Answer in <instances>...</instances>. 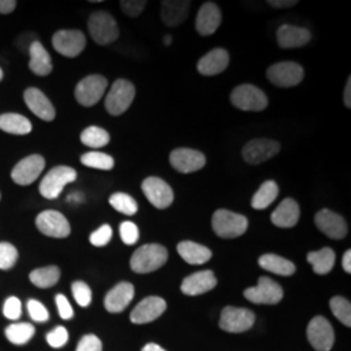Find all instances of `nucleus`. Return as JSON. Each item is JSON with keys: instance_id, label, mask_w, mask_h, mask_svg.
<instances>
[{"instance_id": "4be33fe9", "label": "nucleus", "mask_w": 351, "mask_h": 351, "mask_svg": "<svg viewBox=\"0 0 351 351\" xmlns=\"http://www.w3.org/2000/svg\"><path fill=\"white\" fill-rule=\"evenodd\" d=\"M220 24H221V12L219 7L211 1L204 3L197 16V21H195L197 32L204 37L211 36L217 30Z\"/></svg>"}, {"instance_id": "c9c22d12", "label": "nucleus", "mask_w": 351, "mask_h": 351, "mask_svg": "<svg viewBox=\"0 0 351 351\" xmlns=\"http://www.w3.org/2000/svg\"><path fill=\"white\" fill-rule=\"evenodd\" d=\"M81 142L91 149H101L110 143V134L99 126H88L81 134Z\"/></svg>"}, {"instance_id": "b1692460", "label": "nucleus", "mask_w": 351, "mask_h": 351, "mask_svg": "<svg viewBox=\"0 0 351 351\" xmlns=\"http://www.w3.org/2000/svg\"><path fill=\"white\" fill-rule=\"evenodd\" d=\"M311 40V33L307 29L293 25L280 26L277 30V42L281 49H298Z\"/></svg>"}, {"instance_id": "864d4df0", "label": "nucleus", "mask_w": 351, "mask_h": 351, "mask_svg": "<svg viewBox=\"0 0 351 351\" xmlns=\"http://www.w3.org/2000/svg\"><path fill=\"white\" fill-rule=\"evenodd\" d=\"M342 268L345 272L351 274V251L348 250L345 252L343 258H342Z\"/></svg>"}, {"instance_id": "f3484780", "label": "nucleus", "mask_w": 351, "mask_h": 351, "mask_svg": "<svg viewBox=\"0 0 351 351\" xmlns=\"http://www.w3.org/2000/svg\"><path fill=\"white\" fill-rule=\"evenodd\" d=\"M169 162L181 173H193L206 165V156L201 151L193 149H176L169 156Z\"/></svg>"}, {"instance_id": "c03bdc74", "label": "nucleus", "mask_w": 351, "mask_h": 351, "mask_svg": "<svg viewBox=\"0 0 351 351\" xmlns=\"http://www.w3.org/2000/svg\"><path fill=\"white\" fill-rule=\"evenodd\" d=\"M111 239H112V228L108 224H104L99 229H97L95 232L91 233L90 242H91L93 246L103 247L111 241Z\"/></svg>"}, {"instance_id": "8fccbe9b", "label": "nucleus", "mask_w": 351, "mask_h": 351, "mask_svg": "<svg viewBox=\"0 0 351 351\" xmlns=\"http://www.w3.org/2000/svg\"><path fill=\"white\" fill-rule=\"evenodd\" d=\"M55 301H56V306H58L59 315L62 316V319H64V320H71L75 316V311H73L71 303L66 300L65 295L58 294Z\"/></svg>"}, {"instance_id": "6e6552de", "label": "nucleus", "mask_w": 351, "mask_h": 351, "mask_svg": "<svg viewBox=\"0 0 351 351\" xmlns=\"http://www.w3.org/2000/svg\"><path fill=\"white\" fill-rule=\"evenodd\" d=\"M303 68L294 62H282L274 64L268 68V80L278 88H291L301 84L303 80Z\"/></svg>"}, {"instance_id": "2f4dec72", "label": "nucleus", "mask_w": 351, "mask_h": 351, "mask_svg": "<svg viewBox=\"0 0 351 351\" xmlns=\"http://www.w3.org/2000/svg\"><path fill=\"white\" fill-rule=\"evenodd\" d=\"M307 261L313 265L315 274L326 275L333 269V265L336 262V254L332 249L326 247L320 251L308 252Z\"/></svg>"}, {"instance_id": "39448f33", "label": "nucleus", "mask_w": 351, "mask_h": 351, "mask_svg": "<svg viewBox=\"0 0 351 351\" xmlns=\"http://www.w3.org/2000/svg\"><path fill=\"white\" fill-rule=\"evenodd\" d=\"M230 101L239 110L252 112H261L268 106V98L263 91L249 84L234 88L230 94Z\"/></svg>"}, {"instance_id": "7ed1b4c3", "label": "nucleus", "mask_w": 351, "mask_h": 351, "mask_svg": "<svg viewBox=\"0 0 351 351\" xmlns=\"http://www.w3.org/2000/svg\"><path fill=\"white\" fill-rule=\"evenodd\" d=\"M77 172L73 168L66 165H59L52 168L47 175L43 177L42 182L39 184V191L42 197L46 199H56L63 189L75 181Z\"/></svg>"}, {"instance_id": "49530a36", "label": "nucleus", "mask_w": 351, "mask_h": 351, "mask_svg": "<svg viewBox=\"0 0 351 351\" xmlns=\"http://www.w3.org/2000/svg\"><path fill=\"white\" fill-rule=\"evenodd\" d=\"M23 314V306L21 301L17 297H10L4 302L3 306V315L10 320H17Z\"/></svg>"}, {"instance_id": "aec40b11", "label": "nucleus", "mask_w": 351, "mask_h": 351, "mask_svg": "<svg viewBox=\"0 0 351 351\" xmlns=\"http://www.w3.org/2000/svg\"><path fill=\"white\" fill-rule=\"evenodd\" d=\"M24 99H25L27 108L39 119H42L45 121H52L55 119L56 112H55L52 103L39 88H26L25 93H24Z\"/></svg>"}, {"instance_id": "ddd939ff", "label": "nucleus", "mask_w": 351, "mask_h": 351, "mask_svg": "<svg viewBox=\"0 0 351 351\" xmlns=\"http://www.w3.org/2000/svg\"><path fill=\"white\" fill-rule=\"evenodd\" d=\"M142 191L151 204L159 210L169 207L173 202V190L159 177H147L142 182Z\"/></svg>"}, {"instance_id": "4468645a", "label": "nucleus", "mask_w": 351, "mask_h": 351, "mask_svg": "<svg viewBox=\"0 0 351 351\" xmlns=\"http://www.w3.org/2000/svg\"><path fill=\"white\" fill-rule=\"evenodd\" d=\"M45 165H46V162L42 155L34 154V155L27 156L14 165V168L11 172L13 182H16L17 185H21V186L33 184L40 176L42 171L45 169Z\"/></svg>"}, {"instance_id": "58836bf2", "label": "nucleus", "mask_w": 351, "mask_h": 351, "mask_svg": "<svg viewBox=\"0 0 351 351\" xmlns=\"http://www.w3.org/2000/svg\"><path fill=\"white\" fill-rule=\"evenodd\" d=\"M330 310L333 315L339 319L342 324L351 326V304L350 302L342 297H333L330 300Z\"/></svg>"}, {"instance_id": "79ce46f5", "label": "nucleus", "mask_w": 351, "mask_h": 351, "mask_svg": "<svg viewBox=\"0 0 351 351\" xmlns=\"http://www.w3.org/2000/svg\"><path fill=\"white\" fill-rule=\"evenodd\" d=\"M47 343L50 345L51 348L53 349H60L63 348L64 345L68 342L69 339V335L66 328L64 326H56L53 330H51L46 336Z\"/></svg>"}, {"instance_id": "20e7f679", "label": "nucleus", "mask_w": 351, "mask_h": 351, "mask_svg": "<svg viewBox=\"0 0 351 351\" xmlns=\"http://www.w3.org/2000/svg\"><path fill=\"white\" fill-rule=\"evenodd\" d=\"M136 88L134 85L126 80L114 81L106 98V110L112 116H120L128 111L134 101Z\"/></svg>"}, {"instance_id": "0eeeda50", "label": "nucleus", "mask_w": 351, "mask_h": 351, "mask_svg": "<svg viewBox=\"0 0 351 351\" xmlns=\"http://www.w3.org/2000/svg\"><path fill=\"white\" fill-rule=\"evenodd\" d=\"M107 85L108 82L106 77L101 75H88L75 86V99L84 107H93L101 101L107 90Z\"/></svg>"}, {"instance_id": "bb28decb", "label": "nucleus", "mask_w": 351, "mask_h": 351, "mask_svg": "<svg viewBox=\"0 0 351 351\" xmlns=\"http://www.w3.org/2000/svg\"><path fill=\"white\" fill-rule=\"evenodd\" d=\"M190 1L188 0H164L162 1V19L168 26L180 25L188 17Z\"/></svg>"}, {"instance_id": "c756f323", "label": "nucleus", "mask_w": 351, "mask_h": 351, "mask_svg": "<svg viewBox=\"0 0 351 351\" xmlns=\"http://www.w3.org/2000/svg\"><path fill=\"white\" fill-rule=\"evenodd\" d=\"M0 129L10 134L25 136L32 132L33 126H32V123L23 114L4 113L0 116Z\"/></svg>"}, {"instance_id": "a878e982", "label": "nucleus", "mask_w": 351, "mask_h": 351, "mask_svg": "<svg viewBox=\"0 0 351 351\" xmlns=\"http://www.w3.org/2000/svg\"><path fill=\"white\" fill-rule=\"evenodd\" d=\"M300 206L298 203L287 198L277 206L276 210L271 215V221L278 228H293L300 220Z\"/></svg>"}, {"instance_id": "5fc2aeb1", "label": "nucleus", "mask_w": 351, "mask_h": 351, "mask_svg": "<svg viewBox=\"0 0 351 351\" xmlns=\"http://www.w3.org/2000/svg\"><path fill=\"white\" fill-rule=\"evenodd\" d=\"M343 101H345V106L346 107H351V78L349 77L348 80V84H346V88H345V94H343Z\"/></svg>"}, {"instance_id": "5701e85b", "label": "nucleus", "mask_w": 351, "mask_h": 351, "mask_svg": "<svg viewBox=\"0 0 351 351\" xmlns=\"http://www.w3.org/2000/svg\"><path fill=\"white\" fill-rule=\"evenodd\" d=\"M216 284L217 280L213 271H201L186 277L181 284V290L186 295H199L213 290Z\"/></svg>"}, {"instance_id": "37998d69", "label": "nucleus", "mask_w": 351, "mask_h": 351, "mask_svg": "<svg viewBox=\"0 0 351 351\" xmlns=\"http://www.w3.org/2000/svg\"><path fill=\"white\" fill-rule=\"evenodd\" d=\"M120 237L125 245H136L139 239L138 226L132 221H124L120 226Z\"/></svg>"}, {"instance_id": "cd10ccee", "label": "nucleus", "mask_w": 351, "mask_h": 351, "mask_svg": "<svg viewBox=\"0 0 351 351\" xmlns=\"http://www.w3.org/2000/svg\"><path fill=\"white\" fill-rule=\"evenodd\" d=\"M30 62L29 68L30 71L37 75H49L52 72V62H51L50 53L43 47L40 42H33L30 49Z\"/></svg>"}, {"instance_id": "7c9ffc66", "label": "nucleus", "mask_w": 351, "mask_h": 351, "mask_svg": "<svg viewBox=\"0 0 351 351\" xmlns=\"http://www.w3.org/2000/svg\"><path fill=\"white\" fill-rule=\"evenodd\" d=\"M259 265L272 274L280 276H291L295 272V265L288 259L278 256L276 254H265L259 258Z\"/></svg>"}, {"instance_id": "bf43d9fd", "label": "nucleus", "mask_w": 351, "mask_h": 351, "mask_svg": "<svg viewBox=\"0 0 351 351\" xmlns=\"http://www.w3.org/2000/svg\"><path fill=\"white\" fill-rule=\"evenodd\" d=\"M0 199H1V194H0Z\"/></svg>"}, {"instance_id": "9b49d317", "label": "nucleus", "mask_w": 351, "mask_h": 351, "mask_svg": "<svg viewBox=\"0 0 351 351\" xmlns=\"http://www.w3.org/2000/svg\"><path fill=\"white\" fill-rule=\"evenodd\" d=\"M52 46L65 58H75L86 47V37L80 30H59L52 37Z\"/></svg>"}, {"instance_id": "72a5a7b5", "label": "nucleus", "mask_w": 351, "mask_h": 351, "mask_svg": "<svg viewBox=\"0 0 351 351\" xmlns=\"http://www.w3.org/2000/svg\"><path fill=\"white\" fill-rule=\"evenodd\" d=\"M278 195V186L275 181H265L259 190L254 194L251 206L255 210H264L271 206Z\"/></svg>"}, {"instance_id": "f704fd0d", "label": "nucleus", "mask_w": 351, "mask_h": 351, "mask_svg": "<svg viewBox=\"0 0 351 351\" xmlns=\"http://www.w3.org/2000/svg\"><path fill=\"white\" fill-rule=\"evenodd\" d=\"M36 328L29 323H14L5 328L7 339L13 345H25L33 339Z\"/></svg>"}, {"instance_id": "412c9836", "label": "nucleus", "mask_w": 351, "mask_h": 351, "mask_svg": "<svg viewBox=\"0 0 351 351\" xmlns=\"http://www.w3.org/2000/svg\"><path fill=\"white\" fill-rule=\"evenodd\" d=\"M133 298L134 287L130 282H120L107 293L104 298V307L108 313L117 314L124 311Z\"/></svg>"}, {"instance_id": "de8ad7c7", "label": "nucleus", "mask_w": 351, "mask_h": 351, "mask_svg": "<svg viewBox=\"0 0 351 351\" xmlns=\"http://www.w3.org/2000/svg\"><path fill=\"white\" fill-rule=\"evenodd\" d=\"M145 0H123L120 1L121 10L129 16V17H137L139 13L142 12L146 7Z\"/></svg>"}, {"instance_id": "9d476101", "label": "nucleus", "mask_w": 351, "mask_h": 351, "mask_svg": "<svg viewBox=\"0 0 351 351\" xmlns=\"http://www.w3.org/2000/svg\"><path fill=\"white\" fill-rule=\"evenodd\" d=\"M245 298L256 304H276L282 300V288L269 277H261L258 285L245 290Z\"/></svg>"}, {"instance_id": "ea45409f", "label": "nucleus", "mask_w": 351, "mask_h": 351, "mask_svg": "<svg viewBox=\"0 0 351 351\" xmlns=\"http://www.w3.org/2000/svg\"><path fill=\"white\" fill-rule=\"evenodd\" d=\"M19 259V251L8 243V242H0V269L8 271L14 267V264Z\"/></svg>"}, {"instance_id": "1a4fd4ad", "label": "nucleus", "mask_w": 351, "mask_h": 351, "mask_svg": "<svg viewBox=\"0 0 351 351\" xmlns=\"http://www.w3.org/2000/svg\"><path fill=\"white\" fill-rule=\"evenodd\" d=\"M36 224L40 233L52 239H66L71 234V226L63 213L47 210L39 213Z\"/></svg>"}, {"instance_id": "c85d7f7f", "label": "nucleus", "mask_w": 351, "mask_h": 351, "mask_svg": "<svg viewBox=\"0 0 351 351\" xmlns=\"http://www.w3.org/2000/svg\"><path fill=\"white\" fill-rule=\"evenodd\" d=\"M177 251L186 263L195 264V265L207 263L213 258V252L210 249L191 241L180 242L177 245Z\"/></svg>"}, {"instance_id": "2eb2a0df", "label": "nucleus", "mask_w": 351, "mask_h": 351, "mask_svg": "<svg viewBox=\"0 0 351 351\" xmlns=\"http://www.w3.org/2000/svg\"><path fill=\"white\" fill-rule=\"evenodd\" d=\"M307 337L313 348L317 351H329L335 343L333 328L323 316H316L310 322Z\"/></svg>"}, {"instance_id": "09e8293b", "label": "nucleus", "mask_w": 351, "mask_h": 351, "mask_svg": "<svg viewBox=\"0 0 351 351\" xmlns=\"http://www.w3.org/2000/svg\"><path fill=\"white\" fill-rule=\"evenodd\" d=\"M103 350V345H101V339H98L94 335H88L85 337H82L81 341L78 342V346L75 351H101Z\"/></svg>"}, {"instance_id": "393cba45", "label": "nucleus", "mask_w": 351, "mask_h": 351, "mask_svg": "<svg viewBox=\"0 0 351 351\" xmlns=\"http://www.w3.org/2000/svg\"><path fill=\"white\" fill-rule=\"evenodd\" d=\"M229 64V53L224 49H215L198 62L197 69L203 75H216L224 72Z\"/></svg>"}, {"instance_id": "4c0bfd02", "label": "nucleus", "mask_w": 351, "mask_h": 351, "mask_svg": "<svg viewBox=\"0 0 351 351\" xmlns=\"http://www.w3.org/2000/svg\"><path fill=\"white\" fill-rule=\"evenodd\" d=\"M110 204L119 213L133 216L138 211V204L133 197L125 193H114L110 198Z\"/></svg>"}, {"instance_id": "603ef678", "label": "nucleus", "mask_w": 351, "mask_h": 351, "mask_svg": "<svg viewBox=\"0 0 351 351\" xmlns=\"http://www.w3.org/2000/svg\"><path fill=\"white\" fill-rule=\"evenodd\" d=\"M17 5V1L14 0H0V13L1 14H8L13 12Z\"/></svg>"}, {"instance_id": "3c124183", "label": "nucleus", "mask_w": 351, "mask_h": 351, "mask_svg": "<svg viewBox=\"0 0 351 351\" xmlns=\"http://www.w3.org/2000/svg\"><path fill=\"white\" fill-rule=\"evenodd\" d=\"M268 4H269L272 8L282 10V8L294 7L295 4H298V1H297V0H269Z\"/></svg>"}, {"instance_id": "4d7b16f0", "label": "nucleus", "mask_w": 351, "mask_h": 351, "mask_svg": "<svg viewBox=\"0 0 351 351\" xmlns=\"http://www.w3.org/2000/svg\"><path fill=\"white\" fill-rule=\"evenodd\" d=\"M171 42H172V38L171 36H165V39H164V43L168 46V45H171Z\"/></svg>"}, {"instance_id": "13d9d810", "label": "nucleus", "mask_w": 351, "mask_h": 351, "mask_svg": "<svg viewBox=\"0 0 351 351\" xmlns=\"http://www.w3.org/2000/svg\"><path fill=\"white\" fill-rule=\"evenodd\" d=\"M1 80H3V71L0 69V81H1Z\"/></svg>"}, {"instance_id": "a18cd8bd", "label": "nucleus", "mask_w": 351, "mask_h": 351, "mask_svg": "<svg viewBox=\"0 0 351 351\" xmlns=\"http://www.w3.org/2000/svg\"><path fill=\"white\" fill-rule=\"evenodd\" d=\"M27 311L30 317L37 323H46L50 317L47 308L37 300H30L27 302Z\"/></svg>"}, {"instance_id": "dca6fc26", "label": "nucleus", "mask_w": 351, "mask_h": 351, "mask_svg": "<svg viewBox=\"0 0 351 351\" xmlns=\"http://www.w3.org/2000/svg\"><path fill=\"white\" fill-rule=\"evenodd\" d=\"M280 151V143L272 139H252L247 142L242 150L243 159L249 164H258L267 162L274 158Z\"/></svg>"}, {"instance_id": "423d86ee", "label": "nucleus", "mask_w": 351, "mask_h": 351, "mask_svg": "<svg viewBox=\"0 0 351 351\" xmlns=\"http://www.w3.org/2000/svg\"><path fill=\"white\" fill-rule=\"evenodd\" d=\"M88 32L91 38L98 45H110L119 37V27L110 13L98 11L94 12L88 23Z\"/></svg>"}, {"instance_id": "473e14b6", "label": "nucleus", "mask_w": 351, "mask_h": 351, "mask_svg": "<svg viewBox=\"0 0 351 351\" xmlns=\"http://www.w3.org/2000/svg\"><path fill=\"white\" fill-rule=\"evenodd\" d=\"M60 278V269L56 265H50L45 268H37L30 275L29 280L37 288L47 289L58 284Z\"/></svg>"}, {"instance_id": "f8f14e48", "label": "nucleus", "mask_w": 351, "mask_h": 351, "mask_svg": "<svg viewBox=\"0 0 351 351\" xmlns=\"http://www.w3.org/2000/svg\"><path fill=\"white\" fill-rule=\"evenodd\" d=\"M255 323V315L247 308L228 306L220 317L219 326L229 333H241L249 330Z\"/></svg>"}, {"instance_id": "6e6d98bb", "label": "nucleus", "mask_w": 351, "mask_h": 351, "mask_svg": "<svg viewBox=\"0 0 351 351\" xmlns=\"http://www.w3.org/2000/svg\"><path fill=\"white\" fill-rule=\"evenodd\" d=\"M142 351H165L162 346H159L158 343H147Z\"/></svg>"}, {"instance_id": "f03ea898", "label": "nucleus", "mask_w": 351, "mask_h": 351, "mask_svg": "<svg viewBox=\"0 0 351 351\" xmlns=\"http://www.w3.org/2000/svg\"><path fill=\"white\" fill-rule=\"evenodd\" d=\"M249 221L243 215L228 210H217L213 213V228L215 233L221 239H237L245 234Z\"/></svg>"}, {"instance_id": "a19ab883", "label": "nucleus", "mask_w": 351, "mask_h": 351, "mask_svg": "<svg viewBox=\"0 0 351 351\" xmlns=\"http://www.w3.org/2000/svg\"><path fill=\"white\" fill-rule=\"evenodd\" d=\"M72 293L75 297V302L81 307H88L93 300L91 289L88 288V284L84 281H75L72 284Z\"/></svg>"}, {"instance_id": "e433bc0d", "label": "nucleus", "mask_w": 351, "mask_h": 351, "mask_svg": "<svg viewBox=\"0 0 351 351\" xmlns=\"http://www.w3.org/2000/svg\"><path fill=\"white\" fill-rule=\"evenodd\" d=\"M81 163L90 168H95V169H101V171H110L112 169L114 165V160L112 156L103 154V152H97V151H91L88 154H84L81 156Z\"/></svg>"}, {"instance_id": "f257e3e1", "label": "nucleus", "mask_w": 351, "mask_h": 351, "mask_svg": "<svg viewBox=\"0 0 351 351\" xmlns=\"http://www.w3.org/2000/svg\"><path fill=\"white\" fill-rule=\"evenodd\" d=\"M167 259L168 251L162 245H143L132 255L130 267L137 274H150L162 268Z\"/></svg>"}, {"instance_id": "a211bd4d", "label": "nucleus", "mask_w": 351, "mask_h": 351, "mask_svg": "<svg viewBox=\"0 0 351 351\" xmlns=\"http://www.w3.org/2000/svg\"><path fill=\"white\" fill-rule=\"evenodd\" d=\"M316 226L332 239H342L348 233V226L342 216L330 210H320L315 215Z\"/></svg>"}, {"instance_id": "6ab92c4d", "label": "nucleus", "mask_w": 351, "mask_h": 351, "mask_svg": "<svg viewBox=\"0 0 351 351\" xmlns=\"http://www.w3.org/2000/svg\"><path fill=\"white\" fill-rule=\"evenodd\" d=\"M167 308V302L160 297H147L139 302L130 314L134 324H147L156 320Z\"/></svg>"}]
</instances>
